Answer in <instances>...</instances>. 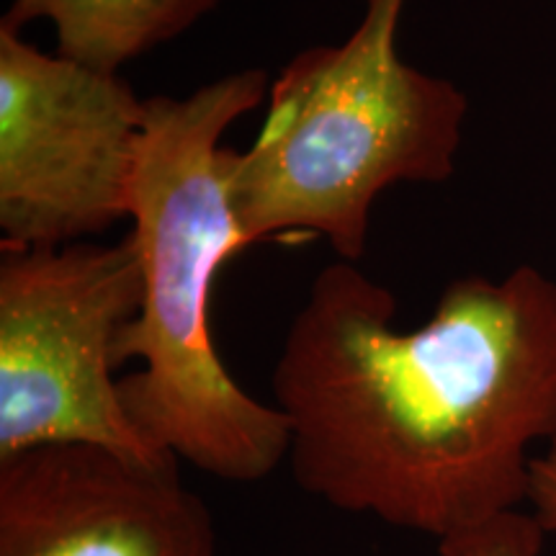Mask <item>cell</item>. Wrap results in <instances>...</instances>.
Returning <instances> with one entry per match:
<instances>
[{"instance_id": "obj_7", "label": "cell", "mask_w": 556, "mask_h": 556, "mask_svg": "<svg viewBox=\"0 0 556 556\" xmlns=\"http://www.w3.org/2000/svg\"><path fill=\"white\" fill-rule=\"evenodd\" d=\"M222 0H13L0 24L21 31L47 21L58 54L99 73L119 75L165 41L180 37Z\"/></svg>"}, {"instance_id": "obj_3", "label": "cell", "mask_w": 556, "mask_h": 556, "mask_svg": "<svg viewBox=\"0 0 556 556\" xmlns=\"http://www.w3.org/2000/svg\"><path fill=\"white\" fill-rule=\"evenodd\" d=\"M402 11L405 0H364L351 37L294 54L270 83L255 142L225 148L248 248L317 235L338 261L358 263L381 193L454 176L469 99L402 60Z\"/></svg>"}, {"instance_id": "obj_1", "label": "cell", "mask_w": 556, "mask_h": 556, "mask_svg": "<svg viewBox=\"0 0 556 556\" xmlns=\"http://www.w3.org/2000/svg\"><path fill=\"white\" fill-rule=\"evenodd\" d=\"M397 296L336 261L291 319L274 377L294 482L325 505L438 541L528 503L556 438V283L464 276L397 330Z\"/></svg>"}, {"instance_id": "obj_8", "label": "cell", "mask_w": 556, "mask_h": 556, "mask_svg": "<svg viewBox=\"0 0 556 556\" xmlns=\"http://www.w3.org/2000/svg\"><path fill=\"white\" fill-rule=\"evenodd\" d=\"M546 531L533 513L510 510L471 531L438 541L441 556H539Z\"/></svg>"}, {"instance_id": "obj_2", "label": "cell", "mask_w": 556, "mask_h": 556, "mask_svg": "<svg viewBox=\"0 0 556 556\" xmlns=\"http://www.w3.org/2000/svg\"><path fill=\"white\" fill-rule=\"evenodd\" d=\"M266 70H238L186 96H150L129 197L142 307L116 364L124 413L157 454L225 482H261L289 458L291 430L222 364L208 304L219 268L245 245L225 176L222 137L268 99Z\"/></svg>"}, {"instance_id": "obj_4", "label": "cell", "mask_w": 556, "mask_h": 556, "mask_svg": "<svg viewBox=\"0 0 556 556\" xmlns=\"http://www.w3.org/2000/svg\"><path fill=\"white\" fill-rule=\"evenodd\" d=\"M142 307L131 238L116 245L3 248L0 255V458L45 443L157 454L124 413L116 345Z\"/></svg>"}, {"instance_id": "obj_5", "label": "cell", "mask_w": 556, "mask_h": 556, "mask_svg": "<svg viewBox=\"0 0 556 556\" xmlns=\"http://www.w3.org/2000/svg\"><path fill=\"white\" fill-rule=\"evenodd\" d=\"M144 101L0 24L3 248L73 245L129 219Z\"/></svg>"}, {"instance_id": "obj_9", "label": "cell", "mask_w": 556, "mask_h": 556, "mask_svg": "<svg viewBox=\"0 0 556 556\" xmlns=\"http://www.w3.org/2000/svg\"><path fill=\"white\" fill-rule=\"evenodd\" d=\"M528 505L533 518L548 533H556V438L544 454L531 458V484H528Z\"/></svg>"}, {"instance_id": "obj_6", "label": "cell", "mask_w": 556, "mask_h": 556, "mask_svg": "<svg viewBox=\"0 0 556 556\" xmlns=\"http://www.w3.org/2000/svg\"><path fill=\"white\" fill-rule=\"evenodd\" d=\"M0 556H217L178 458L45 443L0 458Z\"/></svg>"}]
</instances>
